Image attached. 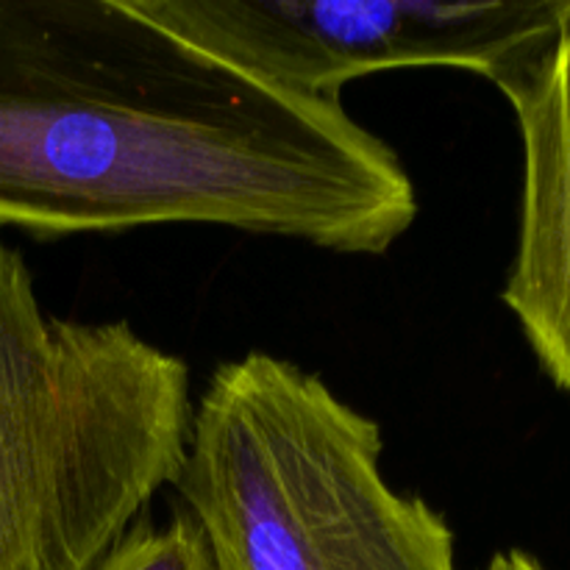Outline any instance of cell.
Wrapping results in <instances>:
<instances>
[{
	"label": "cell",
	"instance_id": "2",
	"mask_svg": "<svg viewBox=\"0 0 570 570\" xmlns=\"http://www.w3.org/2000/svg\"><path fill=\"white\" fill-rule=\"evenodd\" d=\"M193 379L126 321L48 315L0 239V570H95L187 460Z\"/></svg>",
	"mask_w": 570,
	"mask_h": 570
},
{
	"label": "cell",
	"instance_id": "7",
	"mask_svg": "<svg viewBox=\"0 0 570 570\" xmlns=\"http://www.w3.org/2000/svg\"><path fill=\"white\" fill-rule=\"evenodd\" d=\"M488 570H546L534 557H529L527 551H501V554L493 557Z\"/></svg>",
	"mask_w": 570,
	"mask_h": 570
},
{
	"label": "cell",
	"instance_id": "5",
	"mask_svg": "<svg viewBox=\"0 0 570 570\" xmlns=\"http://www.w3.org/2000/svg\"><path fill=\"white\" fill-rule=\"evenodd\" d=\"M523 145L518 248L504 304L534 356L570 395V22L495 81Z\"/></svg>",
	"mask_w": 570,
	"mask_h": 570
},
{
	"label": "cell",
	"instance_id": "8",
	"mask_svg": "<svg viewBox=\"0 0 570 570\" xmlns=\"http://www.w3.org/2000/svg\"><path fill=\"white\" fill-rule=\"evenodd\" d=\"M562 17H566V22H570V0H562Z\"/></svg>",
	"mask_w": 570,
	"mask_h": 570
},
{
	"label": "cell",
	"instance_id": "4",
	"mask_svg": "<svg viewBox=\"0 0 570 570\" xmlns=\"http://www.w3.org/2000/svg\"><path fill=\"white\" fill-rule=\"evenodd\" d=\"M187 42L298 95L340 100L373 72L449 67L499 81L554 39L562 0H131Z\"/></svg>",
	"mask_w": 570,
	"mask_h": 570
},
{
	"label": "cell",
	"instance_id": "1",
	"mask_svg": "<svg viewBox=\"0 0 570 570\" xmlns=\"http://www.w3.org/2000/svg\"><path fill=\"white\" fill-rule=\"evenodd\" d=\"M417 212L401 156L343 100L276 87L131 0H0V228L220 226L379 256Z\"/></svg>",
	"mask_w": 570,
	"mask_h": 570
},
{
	"label": "cell",
	"instance_id": "6",
	"mask_svg": "<svg viewBox=\"0 0 570 570\" xmlns=\"http://www.w3.org/2000/svg\"><path fill=\"white\" fill-rule=\"evenodd\" d=\"M95 570H217L204 534L184 510L167 523L139 518Z\"/></svg>",
	"mask_w": 570,
	"mask_h": 570
},
{
	"label": "cell",
	"instance_id": "3",
	"mask_svg": "<svg viewBox=\"0 0 570 570\" xmlns=\"http://www.w3.org/2000/svg\"><path fill=\"white\" fill-rule=\"evenodd\" d=\"M382 454L373 417L250 351L195 401L173 490L217 570H456L454 529L384 479Z\"/></svg>",
	"mask_w": 570,
	"mask_h": 570
}]
</instances>
